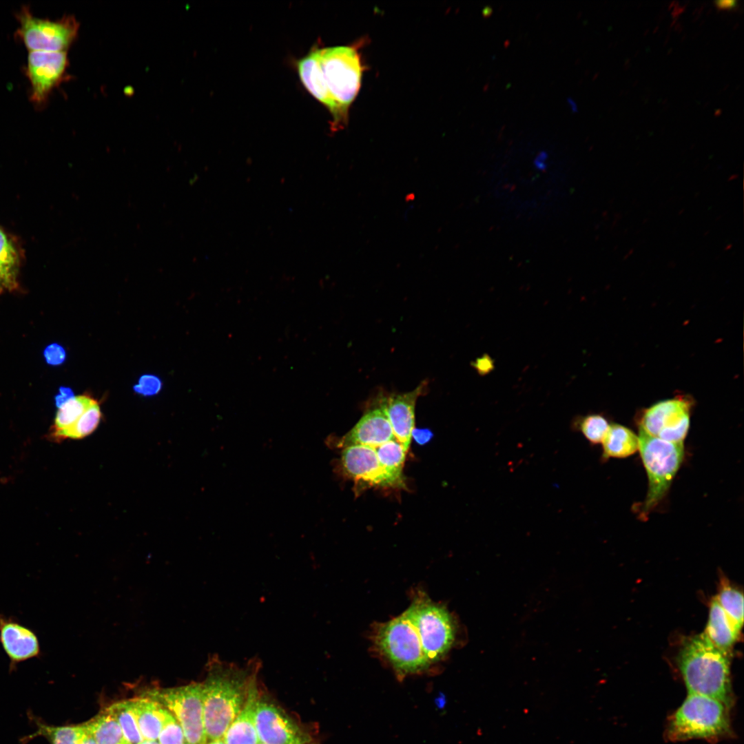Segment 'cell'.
Wrapping results in <instances>:
<instances>
[{"label": "cell", "instance_id": "6da1fadb", "mask_svg": "<svg viewBox=\"0 0 744 744\" xmlns=\"http://www.w3.org/2000/svg\"><path fill=\"white\" fill-rule=\"evenodd\" d=\"M256 671L216 661L203 686V722L207 741L222 739L242 708Z\"/></svg>", "mask_w": 744, "mask_h": 744}, {"label": "cell", "instance_id": "7a4b0ae2", "mask_svg": "<svg viewBox=\"0 0 744 744\" xmlns=\"http://www.w3.org/2000/svg\"><path fill=\"white\" fill-rule=\"evenodd\" d=\"M678 665L688 693L733 705L728 653L715 646L704 633L685 641Z\"/></svg>", "mask_w": 744, "mask_h": 744}, {"label": "cell", "instance_id": "3957f363", "mask_svg": "<svg viewBox=\"0 0 744 744\" xmlns=\"http://www.w3.org/2000/svg\"><path fill=\"white\" fill-rule=\"evenodd\" d=\"M730 707L717 699L688 693L668 719L667 738L672 741L725 738L732 734Z\"/></svg>", "mask_w": 744, "mask_h": 744}, {"label": "cell", "instance_id": "277c9868", "mask_svg": "<svg viewBox=\"0 0 744 744\" xmlns=\"http://www.w3.org/2000/svg\"><path fill=\"white\" fill-rule=\"evenodd\" d=\"M372 640L375 649L399 678L424 672L431 664L406 611L389 621L377 624Z\"/></svg>", "mask_w": 744, "mask_h": 744}, {"label": "cell", "instance_id": "5b68a950", "mask_svg": "<svg viewBox=\"0 0 744 744\" xmlns=\"http://www.w3.org/2000/svg\"><path fill=\"white\" fill-rule=\"evenodd\" d=\"M320 63L326 87L334 105L333 126L346 123L349 108L359 91L362 67L351 46L319 49Z\"/></svg>", "mask_w": 744, "mask_h": 744}, {"label": "cell", "instance_id": "8992f818", "mask_svg": "<svg viewBox=\"0 0 744 744\" xmlns=\"http://www.w3.org/2000/svg\"><path fill=\"white\" fill-rule=\"evenodd\" d=\"M639 449L648 477V491L643 506L645 516L667 493L683 461V442H670L650 436L641 431Z\"/></svg>", "mask_w": 744, "mask_h": 744}, {"label": "cell", "instance_id": "52a82bcc", "mask_svg": "<svg viewBox=\"0 0 744 744\" xmlns=\"http://www.w3.org/2000/svg\"><path fill=\"white\" fill-rule=\"evenodd\" d=\"M419 634L424 652L431 663L441 660L452 647L455 628L445 607L424 595L415 598L406 610Z\"/></svg>", "mask_w": 744, "mask_h": 744}, {"label": "cell", "instance_id": "ba28073f", "mask_svg": "<svg viewBox=\"0 0 744 744\" xmlns=\"http://www.w3.org/2000/svg\"><path fill=\"white\" fill-rule=\"evenodd\" d=\"M19 26L15 35L31 51L65 52L76 37L79 25L71 16L56 21L41 19L23 6L16 14Z\"/></svg>", "mask_w": 744, "mask_h": 744}, {"label": "cell", "instance_id": "9c48e42d", "mask_svg": "<svg viewBox=\"0 0 744 744\" xmlns=\"http://www.w3.org/2000/svg\"><path fill=\"white\" fill-rule=\"evenodd\" d=\"M202 683L175 688L152 690L145 696L164 706L181 725L188 744H206L203 722Z\"/></svg>", "mask_w": 744, "mask_h": 744}, {"label": "cell", "instance_id": "30bf717a", "mask_svg": "<svg viewBox=\"0 0 744 744\" xmlns=\"http://www.w3.org/2000/svg\"><path fill=\"white\" fill-rule=\"evenodd\" d=\"M692 402L675 397L659 402L644 410L639 420V431L661 440L683 442L690 426Z\"/></svg>", "mask_w": 744, "mask_h": 744}, {"label": "cell", "instance_id": "8fae6325", "mask_svg": "<svg viewBox=\"0 0 744 744\" xmlns=\"http://www.w3.org/2000/svg\"><path fill=\"white\" fill-rule=\"evenodd\" d=\"M66 52H29L25 74L30 85V100L43 107L49 95L65 77Z\"/></svg>", "mask_w": 744, "mask_h": 744}, {"label": "cell", "instance_id": "7c38bea8", "mask_svg": "<svg viewBox=\"0 0 744 744\" xmlns=\"http://www.w3.org/2000/svg\"><path fill=\"white\" fill-rule=\"evenodd\" d=\"M254 723L259 742L265 744H307L312 741L284 711L259 698L255 708Z\"/></svg>", "mask_w": 744, "mask_h": 744}, {"label": "cell", "instance_id": "4fadbf2b", "mask_svg": "<svg viewBox=\"0 0 744 744\" xmlns=\"http://www.w3.org/2000/svg\"><path fill=\"white\" fill-rule=\"evenodd\" d=\"M0 644L9 659L10 671L21 663L42 656L37 633L16 617L0 613Z\"/></svg>", "mask_w": 744, "mask_h": 744}, {"label": "cell", "instance_id": "5bb4252c", "mask_svg": "<svg viewBox=\"0 0 744 744\" xmlns=\"http://www.w3.org/2000/svg\"><path fill=\"white\" fill-rule=\"evenodd\" d=\"M341 464L344 472L353 479L384 486H396L380 465L374 448L362 445L344 447Z\"/></svg>", "mask_w": 744, "mask_h": 744}, {"label": "cell", "instance_id": "9a60e30c", "mask_svg": "<svg viewBox=\"0 0 744 744\" xmlns=\"http://www.w3.org/2000/svg\"><path fill=\"white\" fill-rule=\"evenodd\" d=\"M426 387L422 382L415 389L409 393L391 395L380 402V406L384 411L393 429L394 437L407 451L411 441L414 428L415 405L418 397Z\"/></svg>", "mask_w": 744, "mask_h": 744}, {"label": "cell", "instance_id": "2e32d148", "mask_svg": "<svg viewBox=\"0 0 744 744\" xmlns=\"http://www.w3.org/2000/svg\"><path fill=\"white\" fill-rule=\"evenodd\" d=\"M395 439L387 415L381 406L368 411L358 422L338 441V446L362 445L377 448Z\"/></svg>", "mask_w": 744, "mask_h": 744}, {"label": "cell", "instance_id": "e0dca14e", "mask_svg": "<svg viewBox=\"0 0 744 744\" xmlns=\"http://www.w3.org/2000/svg\"><path fill=\"white\" fill-rule=\"evenodd\" d=\"M260 698L256 676L249 687L245 704L225 731L222 740L226 744H258L254 712Z\"/></svg>", "mask_w": 744, "mask_h": 744}, {"label": "cell", "instance_id": "ac0fdd59", "mask_svg": "<svg viewBox=\"0 0 744 744\" xmlns=\"http://www.w3.org/2000/svg\"><path fill=\"white\" fill-rule=\"evenodd\" d=\"M740 632L714 597L703 632L707 638L718 648L728 653L738 639Z\"/></svg>", "mask_w": 744, "mask_h": 744}, {"label": "cell", "instance_id": "d6986e66", "mask_svg": "<svg viewBox=\"0 0 744 744\" xmlns=\"http://www.w3.org/2000/svg\"><path fill=\"white\" fill-rule=\"evenodd\" d=\"M130 701L143 739L156 741L169 711L158 702L145 696Z\"/></svg>", "mask_w": 744, "mask_h": 744}, {"label": "cell", "instance_id": "ffe728a7", "mask_svg": "<svg viewBox=\"0 0 744 744\" xmlns=\"http://www.w3.org/2000/svg\"><path fill=\"white\" fill-rule=\"evenodd\" d=\"M298 74L306 89L333 114L334 105L326 87L320 63L319 50H312L297 63Z\"/></svg>", "mask_w": 744, "mask_h": 744}, {"label": "cell", "instance_id": "44dd1931", "mask_svg": "<svg viewBox=\"0 0 744 744\" xmlns=\"http://www.w3.org/2000/svg\"><path fill=\"white\" fill-rule=\"evenodd\" d=\"M603 455L605 459L623 458L634 453L639 449V437L627 427L610 424L603 441Z\"/></svg>", "mask_w": 744, "mask_h": 744}, {"label": "cell", "instance_id": "7402d4cb", "mask_svg": "<svg viewBox=\"0 0 744 744\" xmlns=\"http://www.w3.org/2000/svg\"><path fill=\"white\" fill-rule=\"evenodd\" d=\"M19 256L7 234L0 228V291L18 287Z\"/></svg>", "mask_w": 744, "mask_h": 744}, {"label": "cell", "instance_id": "603a6c76", "mask_svg": "<svg viewBox=\"0 0 744 744\" xmlns=\"http://www.w3.org/2000/svg\"><path fill=\"white\" fill-rule=\"evenodd\" d=\"M82 725L97 744L126 743L119 724L106 709Z\"/></svg>", "mask_w": 744, "mask_h": 744}, {"label": "cell", "instance_id": "cb8c5ba5", "mask_svg": "<svg viewBox=\"0 0 744 744\" xmlns=\"http://www.w3.org/2000/svg\"><path fill=\"white\" fill-rule=\"evenodd\" d=\"M382 467L396 486L402 484V468L406 451L395 439L391 440L375 448Z\"/></svg>", "mask_w": 744, "mask_h": 744}, {"label": "cell", "instance_id": "d4e9b609", "mask_svg": "<svg viewBox=\"0 0 744 744\" xmlns=\"http://www.w3.org/2000/svg\"><path fill=\"white\" fill-rule=\"evenodd\" d=\"M101 417V409L99 402L96 401L73 425L64 430L50 433V437L56 442L69 438L82 439L94 431L99 426Z\"/></svg>", "mask_w": 744, "mask_h": 744}, {"label": "cell", "instance_id": "484cf974", "mask_svg": "<svg viewBox=\"0 0 744 744\" xmlns=\"http://www.w3.org/2000/svg\"><path fill=\"white\" fill-rule=\"evenodd\" d=\"M96 400L87 394L74 396L59 408L50 433L73 425Z\"/></svg>", "mask_w": 744, "mask_h": 744}, {"label": "cell", "instance_id": "4316f807", "mask_svg": "<svg viewBox=\"0 0 744 744\" xmlns=\"http://www.w3.org/2000/svg\"><path fill=\"white\" fill-rule=\"evenodd\" d=\"M106 710L119 724L126 744H139L144 740L132 711L130 700L114 703Z\"/></svg>", "mask_w": 744, "mask_h": 744}, {"label": "cell", "instance_id": "83f0119b", "mask_svg": "<svg viewBox=\"0 0 744 744\" xmlns=\"http://www.w3.org/2000/svg\"><path fill=\"white\" fill-rule=\"evenodd\" d=\"M85 731L81 725L54 726L37 721V730L28 738L43 736L50 744H79Z\"/></svg>", "mask_w": 744, "mask_h": 744}, {"label": "cell", "instance_id": "f1b7e54d", "mask_svg": "<svg viewBox=\"0 0 744 744\" xmlns=\"http://www.w3.org/2000/svg\"><path fill=\"white\" fill-rule=\"evenodd\" d=\"M715 598L734 624L741 630L743 623L742 592L726 581H722Z\"/></svg>", "mask_w": 744, "mask_h": 744}, {"label": "cell", "instance_id": "f546056e", "mask_svg": "<svg viewBox=\"0 0 744 744\" xmlns=\"http://www.w3.org/2000/svg\"><path fill=\"white\" fill-rule=\"evenodd\" d=\"M572 428L581 432L592 444L601 443L610 424L601 414H589L578 417L572 422Z\"/></svg>", "mask_w": 744, "mask_h": 744}, {"label": "cell", "instance_id": "4dcf8cb0", "mask_svg": "<svg viewBox=\"0 0 744 744\" xmlns=\"http://www.w3.org/2000/svg\"><path fill=\"white\" fill-rule=\"evenodd\" d=\"M158 739L160 744L187 743L181 725L169 712L165 717Z\"/></svg>", "mask_w": 744, "mask_h": 744}, {"label": "cell", "instance_id": "1f68e13d", "mask_svg": "<svg viewBox=\"0 0 744 744\" xmlns=\"http://www.w3.org/2000/svg\"><path fill=\"white\" fill-rule=\"evenodd\" d=\"M162 386L161 380L154 375H142L137 384L134 385V390L145 396L154 395L158 393Z\"/></svg>", "mask_w": 744, "mask_h": 744}, {"label": "cell", "instance_id": "d6a6232c", "mask_svg": "<svg viewBox=\"0 0 744 744\" xmlns=\"http://www.w3.org/2000/svg\"><path fill=\"white\" fill-rule=\"evenodd\" d=\"M65 355L64 349L55 343L49 345L44 351L46 362L52 365H58L63 363L65 359Z\"/></svg>", "mask_w": 744, "mask_h": 744}, {"label": "cell", "instance_id": "836d02e7", "mask_svg": "<svg viewBox=\"0 0 744 744\" xmlns=\"http://www.w3.org/2000/svg\"><path fill=\"white\" fill-rule=\"evenodd\" d=\"M474 367L479 374L484 375L493 369V362L490 357L484 355L476 360Z\"/></svg>", "mask_w": 744, "mask_h": 744}, {"label": "cell", "instance_id": "e575fe53", "mask_svg": "<svg viewBox=\"0 0 744 744\" xmlns=\"http://www.w3.org/2000/svg\"><path fill=\"white\" fill-rule=\"evenodd\" d=\"M433 434L429 429L413 428L411 433L414 440L420 445H424L428 442Z\"/></svg>", "mask_w": 744, "mask_h": 744}, {"label": "cell", "instance_id": "d590c367", "mask_svg": "<svg viewBox=\"0 0 744 744\" xmlns=\"http://www.w3.org/2000/svg\"><path fill=\"white\" fill-rule=\"evenodd\" d=\"M73 397L74 394L70 389L67 387H61L59 395H57L55 397L56 406L59 408Z\"/></svg>", "mask_w": 744, "mask_h": 744}, {"label": "cell", "instance_id": "8d00e7d4", "mask_svg": "<svg viewBox=\"0 0 744 744\" xmlns=\"http://www.w3.org/2000/svg\"><path fill=\"white\" fill-rule=\"evenodd\" d=\"M714 3L718 8L720 9H730L736 6L737 2L734 0H721L715 1Z\"/></svg>", "mask_w": 744, "mask_h": 744}, {"label": "cell", "instance_id": "74e56055", "mask_svg": "<svg viewBox=\"0 0 744 744\" xmlns=\"http://www.w3.org/2000/svg\"><path fill=\"white\" fill-rule=\"evenodd\" d=\"M79 744H97L91 735L86 732L82 736Z\"/></svg>", "mask_w": 744, "mask_h": 744}, {"label": "cell", "instance_id": "f35d334b", "mask_svg": "<svg viewBox=\"0 0 744 744\" xmlns=\"http://www.w3.org/2000/svg\"><path fill=\"white\" fill-rule=\"evenodd\" d=\"M567 101H568V104L570 105V107L571 110L572 112H576L577 110V105L576 103L575 102V101L572 99L568 97L567 99Z\"/></svg>", "mask_w": 744, "mask_h": 744}, {"label": "cell", "instance_id": "ab89813d", "mask_svg": "<svg viewBox=\"0 0 744 744\" xmlns=\"http://www.w3.org/2000/svg\"><path fill=\"white\" fill-rule=\"evenodd\" d=\"M139 744H160L159 742L154 740H143Z\"/></svg>", "mask_w": 744, "mask_h": 744}, {"label": "cell", "instance_id": "60d3db41", "mask_svg": "<svg viewBox=\"0 0 744 744\" xmlns=\"http://www.w3.org/2000/svg\"><path fill=\"white\" fill-rule=\"evenodd\" d=\"M206 744H226L222 739L208 741Z\"/></svg>", "mask_w": 744, "mask_h": 744}, {"label": "cell", "instance_id": "b9f144b4", "mask_svg": "<svg viewBox=\"0 0 744 744\" xmlns=\"http://www.w3.org/2000/svg\"><path fill=\"white\" fill-rule=\"evenodd\" d=\"M258 744H265V743H262L259 742Z\"/></svg>", "mask_w": 744, "mask_h": 744}, {"label": "cell", "instance_id": "7bdbcfd3", "mask_svg": "<svg viewBox=\"0 0 744 744\" xmlns=\"http://www.w3.org/2000/svg\"><path fill=\"white\" fill-rule=\"evenodd\" d=\"M307 744H314V743H312V741H311V743H307Z\"/></svg>", "mask_w": 744, "mask_h": 744}, {"label": "cell", "instance_id": "ee69618b", "mask_svg": "<svg viewBox=\"0 0 744 744\" xmlns=\"http://www.w3.org/2000/svg\"><path fill=\"white\" fill-rule=\"evenodd\" d=\"M184 744H188V743H184Z\"/></svg>", "mask_w": 744, "mask_h": 744}, {"label": "cell", "instance_id": "f6af8a7d", "mask_svg": "<svg viewBox=\"0 0 744 744\" xmlns=\"http://www.w3.org/2000/svg\"><path fill=\"white\" fill-rule=\"evenodd\" d=\"M123 744H126V743H123Z\"/></svg>", "mask_w": 744, "mask_h": 744}]
</instances>
